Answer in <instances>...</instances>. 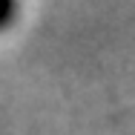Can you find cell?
I'll list each match as a JSON object with an SVG mask.
<instances>
[{
  "instance_id": "cell-1",
  "label": "cell",
  "mask_w": 135,
  "mask_h": 135,
  "mask_svg": "<svg viewBox=\"0 0 135 135\" xmlns=\"http://www.w3.org/2000/svg\"><path fill=\"white\" fill-rule=\"evenodd\" d=\"M15 17H17V6L9 3V0H0V32H6V29L12 26Z\"/></svg>"
}]
</instances>
